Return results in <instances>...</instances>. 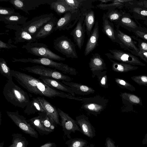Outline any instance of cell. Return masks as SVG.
Instances as JSON below:
<instances>
[{"instance_id":"obj_1","label":"cell","mask_w":147,"mask_h":147,"mask_svg":"<svg viewBox=\"0 0 147 147\" xmlns=\"http://www.w3.org/2000/svg\"><path fill=\"white\" fill-rule=\"evenodd\" d=\"M11 72L12 76L19 84L31 93L52 98L60 97L82 101L81 97H75L53 88L39 79L29 75L13 70H11Z\"/></svg>"},{"instance_id":"obj_2","label":"cell","mask_w":147,"mask_h":147,"mask_svg":"<svg viewBox=\"0 0 147 147\" xmlns=\"http://www.w3.org/2000/svg\"><path fill=\"white\" fill-rule=\"evenodd\" d=\"M3 92L6 100L16 107L24 108L30 101L28 93L15 84L12 80H7Z\"/></svg>"},{"instance_id":"obj_3","label":"cell","mask_w":147,"mask_h":147,"mask_svg":"<svg viewBox=\"0 0 147 147\" xmlns=\"http://www.w3.org/2000/svg\"><path fill=\"white\" fill-rule=\"evenodd\" d=\"M22 48L25 49L26 51L34 55L40 57L49 59L52 60L63 61L65 59L56 54L52 51L46 44L43 43L28 42L24 45Z\"/></svg>"},{"instance_id":"obj_4","label":"cell","mask_w":147,"mask_h":147,"mask_svg":"<svg viewBox=\"0 0 147 147\" xmlns=\"http://www.w3.org/2000/svg\"><path fill=\"white\" fill-rule=\"evenodd\" d=\"M13 62H20L24 63H31L41 64L54 68L65 73L71 75H76L77 72L75 69L62 63H58L53 60L45 58L39 57L38 58H31L17 59L13 57Z\"/></svg>"},{"instance_id":"obj_5","label":"cell","mask_w":147,"mask_h":147,"mask_svg":"<svg viewBox=\"0 0 147 147\" xmlns=\"http://www.w3.org/2000/svg\"><path fill=\"white\" fill-rule=\"evenodd\" d=\"M81 98L83 101L81 109L96 116L100 114L106 108L109 102L108 99L99 95Z\"/></svg>"},{"instance_id":"obj_6","label":"cell","mask_w":147,"mask_h":147,"mask_svg":"<svg viewBox=\"0 0 147 147\" xmlns=\"http://www.w3.org/2000/svg\"><path fill=\"white\" fill-rule=\"evenodd\" d=\"M20 69L24 71L39 75L40 76L49 77L59 81L70 82L73 80V79L70 77L55 69L47 68L42 65H36L23 67Z\"/></svg>"},{"instance_id":"obj_7","label":"cell","mask_w":147,"mask_h":147,"mask_svg":"<svg viewBox=\"0 0 147 147\" xmlns=\"http://www.w3.org/2000/svg\"><path fill=\"white\" fill-rule=\"evenodd\" d=\"M54 49L67 58H77L75 46L67 36L62 35L57 38L53 42Z\"/></svg>"},{"instance_id":"obj_8","label":"cell","mask_w":147,"mask_h":147,"mask_svg":"<svg viewBox=\"0 0 147 147\" xmlns=\"http://www.w3.org/2000/svg\"><path fill=\"white\" fill-rule=\"evenodd\" d=\"M54 14L50 13L43 14L33 18L22 26L24 29L33 36L54 17Z\"/></svg>"},{"instance_id":"obj_9","label":"cell","mask_w":147,"mask_h":147,"mask_svg":"<svg viewBox=\"0 0 147 147\" xmlns=\"http://www.w3.org/2000/svg\"><path fill=\"white\" fill-rule=\"evenodd\" d=\"M110 53L105 54L108 58L133 65L145 66L136 56L129 53L117 49L109 50Z\"/></svg>"},{"instance_id":"obj_10","label":"cell","mask_w":147,"mask_h":147,"mask_svg":"<svg viewBox=\"0 0 147 147\" xmlns=\"http://www.w3.org/2000/svg\"><path fill=\"white\" fill-rule=\"evenodd\" d=\"M81 15L79 9L65 13L58 20L54 31L68 30L72 28L77 24Z\"/></svg>"},{"instance_id":"obj_11","label":"cell","mask_w":147,"mask_h":147,"mask_svg":"<svg viewBox=\"0 0 147 147\" xmlns=\"http://www.w3.org/2000/svg\"><path fill=\"white\" fill-rule=\"evenodd\" d=\"M6 113L8 116L23 132L32 137L36 138H38V134L37 131L28 122L26 118L20 114L18 111H7Z\"/></svg>"},{"instance_id":"obj_12","label":"cell","mask_w":147,"mask_h":147,"mask_svg":"<svg viewBox=\"0 0 147 147\" xmlns=\"http://www.w3.org/2000/svg\"><path fill=\"white\" fill-rule=\"evenodd\" d=\"M54 0H8L15 9L21 10L29 15L28 11L35 9L42 5L50 4Z\"/></svg>"},{"instance_id":"obj_13","label":"cell","mask_w":147,"mask_h":147,"mask_svg":"<svg viewBox=\"0 0 147 147\" xmlns=\"http://www.w3.org/2000/svg\"><path fill=\"white\" fill-rule=\"evenodd\" d=\"M116 35L118 41V44L122 48L127 50L131 53L137 56L139 50L133 40L131 37L125 34L119 28V26H116Z\"/></svg>"},{"instance_id":"obj_14","label":"cell","mask_w":147,"mask_h":147,"mask_svg":"<svg viewBox=\"0 0 147 147\" xmlns=\"http://www.w3.org/2000/svg\"><path fill=\"white\" fill-rule=\"evenodd\" d=\"M84 19V16L81 13L76 26L70 33L73 36L74 42L80 50L84 42L86 32Z\"/></svg>"},{"instance_id":"obj_15","label":"cell","mask_w":147,"mask_h":147,"mask_svg":"<svg viewBox=\"0 0 147 147\" xmlns=\"http://www.w3.org/2000/svg\"><path fill=\"white\" fill-rule=\"evenodd\" d=\"M5 27L7 28L15 31V44L25 42L32 43L38 41L37 40L24 29L22 25H7Z\"/></svg>"},{"instance_id":"obj_16","label":"cell","mask_w":147,"mask_h":147,"mask_svg":"<svg viewBox=\"0 0 147 147\" xmlns=\"http://www.w3.org/2000/svg\"><path fill=\"white\" fill-rule=\"evenodd\" d=\"M92 55L89 65L92 72V77L94 78L103 70H107V69L104 60L100 55L98 53Z\"/></svg>"},{"instance_id":"obj_17","label":"cell","mask_w":147,"mask_h":147,"mask_svg":"<svg viewBox=\"0 0 147 147\" xmlns=\"http://www.w3.org/2000/svg\"><path fill=\"white\" fill-rule=\"evenodd\" d=\"M99 35V25L97 20L95 22L92 32L89 36L86 45L84 52L85 56L89 55L98 46Z\"/></svg>"},{"instance_id":"obj_18","label":"cell","mask_w":147,"mask_h":147,"mask_svg":"<svg viewBox=\"0 0 147 147\" xmlns=\"http://www.w3.org/2000/svg\"><path fill=\"white\" fill-rule=\"evenodd\" d=\"M37 98L49 117L52 119L56 124L61 126L59 119V113L57 109L55 107L52 105L43 97L38 96Z\"/></svg>"},{"instance_id":"obj_19","label":"cell","mask_w":147,"mask_h":147,"mask_svg":"<svg viewBox=\"0 0 147 147\" xmlns=\"http://www.w3.org/2000/svg\"><path fill=\"white\" fill-rule=\"evenodd\" d=\"M57 109L61 118V126L64 130L72 131L76 130L80 131L76 121L60 109L57 108Z\"/></svg>"},{"instance_id":"obj_20","label":"cell","mask_w":147,"mask_h":147,"mask_svg":"<svg viewBox=\"0 0 147 147\" xmlns=\"http://www.w3.org/2000/svg\"><path fill=\"white\" fill-rule=\"evenodd\" d=\"M38 79L50 87L62 92L69 93L74 96L75 95V93L70 87L59 80L49 77L42 76H40Z\"/></svg>"},{"instance_id":"obj_21","label":"cell","mask_w":147,"mask_h":147,"mask_svg":"<svg viewBox=\"0 0 147 147\" xmlns=\"http://www.w3.org/2000/svg\"><path fill=\"white\" fill-rule=\"evenodd\" d=\"M61 82L71 88L75 94L82 95L94 93V89L87 86L71 82H67L62 81Z\"/></svg>"},{"instance_id":"obj_22","label":"cell","mask_w":147,"mask_h":147,"mask_svg":"<svg viewBox=\"0 0 147 147\" xmlns=\"http://www.w3.org/2000/svg\"><path fill=\"white\" fill-rule=\"evenodd\" d=\"M102 31L111 40L118 43L116 35V30L113 22L110 21L107 18L106 14L104 13L102 17Z\"/></svg>"},{"instance_id":"obj_23","label":"cell","mask_w":147,"mask_h":147,"mask_svg":"<svg viewBox=\"0 0 147 147\" xmlns=\"http://www.w3.org/2000/svg\"><path fill=\"white\" fill-rule=\"evenodd\" d=\"M138 1L135 0L128 5L129 11L132 13V17L135 19L145 20L147 19V8L138 4Z\"/></svg>"},{"instance_id":"obj_24","label":"cell","mask_w":147,"mask_h":147,"mask_svg":"<svg viewBox=\"0 0 147 147\" xmlns=\"http://www.w3.org/2000/svg\"><path fill=\"white\" fill-rule=\"evenodd\" d=\"M50 5L51 9L54 10L60 16L68 11L78 9L69 5L65 0H54Z\"/></svg>"},{"instance_id":"obj_25","label":"cell","mask_w":147,"mask_h":147,"mask_svg":"<svg viewBox=\"0 0 147 147\" xmlns=\"http://www.w3.org/2000/svg\"><path fill=\"white\" fill-rule=\"evenodd\" d=\"M117 26H121L129 32H132L136 30L139 26L132 19L129 13L124 12Z\"/></svg>"},{"instance_id":"obj_26","label":"cell","mask_w":147,"mask_h":147,"mask_svg":"<svg viewBox=\"0 0 147 147\" xmlns=\"http://www.w3.org/2000/svg\"><path fill=\"white\" fill-rule=\"evenodd\" d=\"M58 20L56 17L54 18L45 24L33 37L37 40L44 38L50 35L54 31Z\"/></svg>"},{"instance_id":"obj_27","label":"cell","mask_w":147,"mask_h":147,"mask_svg":"<svg viewBox=\"0 0 147 147\" xmlns=\"http://www.w3.org/2000/svg\"><path fill=\"white\" fill-rule=\"evenodd\" d=\"M134 0H110L109 3L103 4L100 3L97 5L96 7L102 10H110L116 9L117 8L121 9L125 7H127L130 3L133 2Z\"/></svg>"},{"instance_id":"obj_28","label":"cell","mask_w":147,"mask_h":147,"mask_svg":"<svg viewBox=\"0 0 147 147\" xmlns=\"http://www.w3.org/2000/svg\"><path fill=\"white\" fill-rule=\"evenodd\" d=\"M96 0H65L69 5L76 8L82 12L88 9L94 8L92 3Z\"/></svg>"},{"instance_id":"obj_29","label":"cell","mask_w":147,"mask_h":147,"mask_svg":"<svg viewBox=\"0 0 147 147\" xmlns=\"http://www.w3.org/2000/svg\"><path fill=\"white\" fill-rule=\"evenodd\" d=\"M76 119L84 134L89 137H92L93 134L92 126L88 117L82 115L77 116Z\"/></svg>"},{"instance_id":"obj_30","label":"cell","mask_w":147,"mask_h":147,"mask_svg":"<svg viewBox=\"0 0 147 147\" xmlns=\"http://www.w3.org/2000/svg\"><path fill=\"white\" fill-rule=\"evenodd\" d=\"M28 18L21 15H0V21L7 25H22L26 22Z\"/></svg>"},{"instance_id":"obj_31","label":"cell","mask_w":147,"mask_h":147,"mask_svg":"<svg viewBox=\"0 0 147 147\" xmlns=\"http://www.w3.org/2000/svg\"><path fill=\"white\" fill-rule=\"evenodd\" d=\"M81 13L84 16V21L85 24L86 32L87 35L89 36L95 23L94 12L92 9H90L81 12Z\"/></svg>"},{"instance_id":"obj_32","label":"cell","mask_w":147,"mask_h":147,"mask_svg":"<svg viewBox=\"0 0 147 147\" xmlns=\"http://www.w3.org/2000/svg\"><path fill=\"white\" fill-rule=\"evenodd\" d=\"M37 112L45 113L37 97L34 98L27 105L24 112L27 115H30Z\"/></svg>"},{"instance_id":"obj_33","label":"cell","mask_w":147,"mask_h":147,"mask_svg":"<svg viewBox=\"0 0 147 147\" xmlns=\"http://www.w3.org/2000/svg\"><path fill=\"white\" fill-rule=\"evenodd\" d=\"M112 63V69L114 71L120 73L126 72L128 71L135 70L138 67L130 64L118 62L109 59Z\"/></svg>"},{"instance_id":"obj_34","label":"cell","mask_w":147,"mask_h":147,"mask_svg":"<svg viewBox=\"0 0 147 147\" xmlns=\"http://www.w3.org/2000/svg\"><path fill=\"white\" fill-rule=\"evenodd\" d=\"M28 122L41 135H48L51 132L46 129L43 125L40 115L27 120Z\"/></svg>"},{"instance_id":"obj_35","label":"cell","mask_w":147,"mask_h":147,"mask_svg":"<svg viewBox=\"0 0 147 147\" xmlns=\"http://www.w3.org/2000/svg\"><path fill=\"white\" fill-rule=\"evenodd\" d=\"M12 136V143L7 147H27L28 145V141L22 134L14 133Z\"/></svg>"},{"instance_id":"obj_36","label":"cell","mask_w":147,"mask_h":147,"mask_svg":"<svg viewBox=\"0 0 147 147\" xmlns=\"http://www.w3.org/2000/svg\"><path fill=\"white\" fill-rule=\"evenodd\" d=\"M40 115L41 123L45 128L49 132L54 131L56 124L52 119L50 118L46 113L38 112Z\"/></svg>"},{"instance_id":"obj_37","label":"cell","mask_w":147,"mask_h":147,"mask_svg":"<svg viewBox=\"0 0 147 147\" xmlns=\"http://www.w3.org/2000/svg\"><path fill=\"white\" fill-rule=\"evenodd\" d=\"M124 12L122 10L119 11L117 9H115L108 10L105 14L107 18L110 21L117 24Z\"/></svg>"},{"instance_id":"obj_38","label":"cell","mask_w":147,"mask_h":147,"mask_svg":"<svg viewBox=\"0 0 147 147\" xmlns=\"http://www.w3.org/2000/svg\"><path fill=\"white\" fill-rule=\"evenodd\" d=\"M0 72L2 75L6 78L7 80H12L11 70L5 60L2 57L0 58Z\"/></svg>"},{"instance_id":"obj_39","label":"cell","mask_w":147,"mask_h":147,"mask_svg":"<svg viewBox=\"0 0 147 147\" xmlns=\"http://www.w3.org/2000/svg\"><path fill=\"white\" fill-rule=\"evenodd\" d=\"M107 70L102 71L96 76L99 85L105 89L109 88L108 78Z\"/></svg>"},{"instance_id":"obj_40","label":"cell","mask_w":147,"mask_h":147,"mask_svg":"<svg viewBox=\"0 0 147 147\" xmlns=\"http://www.w3.org/2000/svg\"><path fill=\"white\" fill-rule=\"evenodd\" d=\"M132 32L136 37L147 41V28L139 26L136 30Z\"/></svg>"},{"instance_id":"obj_41","label":"cell","mask_w":147,"mask_h":147,"mask_svg":"<svg viewBox=\"0 0 147 147\" xmlns=\"http://www.w3.org/2000/svg\"><path fill=\"white\" fill-rule=\"evenodd\" d=\"M115 79L117 84L121 88L127 89L132 91L135 90L133 86L123 80L119 78H115Z\"/></svg>"},{"instance_id":"obj_42","label":"cell","mask_w":147,"mask_h":147,"mask_svg":"<svg viewBox=\"0 0 147 147\" xmlns=\"http://www.w3.org/2000/svg\"><path fill=\"white\" fill-rule=\"evenodd\" d=\"M123 100H128L136 104L140 103V98L136 95L127 93H121L120 95Z\"/></svg>"},{"instance_id":"obj_43","label":"cell","mask_w":147,"mask_h":147,"mask_svg":"<svg viewBox=\"0 0 147 147\" xmlns=\"http://www.w3.org/2000/svg\"><path fill=\"white\" fill-rule=\"evenodd\" d=\"M0 15H4L19 16L21 15L18 13L15 12L12 7H0Z\"/></svg>"},{"instance_id":"obj_44","label":"cell","mask_w":147,"mask_h":147,"mask_svg":"<svg viewBox=\"0 0 147 147\" xmlns=\"http://www.w3.org/2000/svg\"><path fill=\"white\" fill-rule=\"evenodd\" d=\"M134 40L138 42V47L139 51L147 52V41L143 40L136 36H132Z\"/></svg>"},{"instance_id":"obj_45","label":"cell","mask_w":147,"mask_h":147,"mask_svg":"<svg viewBox=\"0 0 147 147\" xmlns=\"http://www.w3.org/2000/svg\"><path fill=\"white\" fill-rule=\"evenodd\" d=\"M131 79L140 85H147V76H140L132 77Z\"/></svg>"},{"instance_id":"obj_46","label":"cell","mask_w":147,"mask_h":147,"mask_svg":"<svg viewBox=\"0 0 147 147\" xmlns=\"http://www.w3.org/2000/svg\"><path fill=\"white\" fill-rule=\"evenodd\" d=\"M17 47L10 43H6L0 40V49L2 48L11 49L13 48H17Z\"/></svg>"},{"instance_id":"obj_47","label":"cell","mask_w":147,"mask_h":147,"mask_svg":"<svg viewBox=\"0 0 147 147\" xmlns=\"http://www.w3.org/2000/svg\"><path fill=\"white\" fill-rule=\"evenodd\" d=\"M86 144V142L81 140L74 141L69 147H82Z\"/></svg>"},{"instance_id":"obj_48","label":"cell","mask_w":147,"mask_h":147,"mask_svg":"<svg viewBox=\"0 0 147 147\" xmlns=\"http://www.w3.org/2000/svg\"><path fill=\"white\" fill-rule=\"evenodd\" d=\"M137 56L139 57L147 63V52L145 51H139Z\"/></svg>"},{"instance_id":"obj_49","label":"cell","mask_w":147,"mask_h":147,"mask_svg":"<svg viewBox=\"0 0 147 147\" xmlns=\"http://www.w3.org/2000/svg\"><path fill=\"white\" fill-rule=\"evenodd\" d=\"M56 145L53 142H48L39 147H56Z\"/></svg>"},{"instance_id":"obj_50","label":"cell","mask_w":147,"mask_h":147,"mask_svg":"<svg viewBox=\"0 0 147 147\" xmlns=\"http://www.w3.org/2000/svg\"><path fill=\"white\" fill-rule=\"evenodd\" d=\"M137 3L140 5L147 8V1L139 0L138 1Z\"/></svg>"},{"instance_id":"obj_51","label":"cell","mask_w":147,"mask_h":147,"mask_svg":"<svg viewBox=\"0 0 147 147\" xmlns=\"http://www.w3.org/2000/svg\"><path fill=\"white\" fill-rule=\"evenodd\" d=\"M107 147H115L113 143L110 139L107 140Z\"/></svg>"},{"instance_id":"obj_52","label":"cell","mask_w":147,"mask_h":147,"mask_svg":"<svg viewBox=\"0 0 147 147\" xmlns=\"http://www.w3.org/2000/svg\"><path fill=\"white\" fill-rule=\"evenodd\" d=\"M144 24L147 26V19L144 21Z\"/></svg>"},{"instance_id":"obj_53","label":"cell","mask_w":147,"mask_h":147,"mask_svg":"<svg viewBox=\"0 0 147 147\" xmlns=\"http://www.w3.org/2000/svg\"><path fill=\"white\" fill-rule=\"evenodd\" d=\"M4 142H2L0 144V147H3Z\"/></svg>"},{"instance_id":"obj_54","label":"cell","mask_w":147,"mask_h":147,"mask_svg":"<svg viewBox=\"0 0 147 147\" xmlns=\"http://www.w3.org/2000/svg\"><path fill=\"white\" fill-rule=\"evenodd\" d=\"M0 125L1 124V112H0Z\"/></svg>"},{"instance_id":"obj_55","label":"cell","mask_w":147,"mask_h":147,"mask_svg":"<svg viewBox=\"0 0 147 147\" xmlns=\"http://www.w3.org/2000/svg\"></svg>"}]
</instances>
